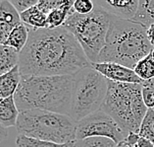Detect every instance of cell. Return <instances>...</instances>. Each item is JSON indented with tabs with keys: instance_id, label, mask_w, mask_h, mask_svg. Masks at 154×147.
I'll use <instances>...</instances> for the list:
<instances>
[{
	"instance_id": "22",
	"label": "cell",
	"mask_w": 154,
	"mask_h": 147,
	"mask_svg": "<svg viewBox=\"0 0 154 147\" xmlns=\"http://www.w3.org/2000/svg\"><path fill=\"white\" fill-rule=\"evenodd\" d=\"M116 144L112 139L106 137H88L76 140L74 147H115Z\"/></svg>"
},
{
	"instance_id": "19",
	"label": "cell",
	"mask_w": 154,
	"mask_h": 147,
	"mask_svg": "<svg viewBox=\"0 0 154 147\" xmlns=\"http://www.w3.org/2000/svg\"><path fill=\"white\" fill-rule=\"evenodd\" d=\"M134 71L142 81H148L154 78V59L152 54L145 56L134 68Z\"/></svg>"
},
{
	"instance_id": "18",
	"label": "cell",
	"mask_w": 154,
	"mask_h": 147,
	"mask_svg": "<svg viewBox=\"0 0 154 147\" xmlns=\"http://www.w3.org/2000/svg\"><path fill=\"white\" fill-rule=\"evenodd\" d=\"M131 21L144 26L146 29L154 24V0H140L137 12Z\"/></svg>"
},
{
	"instance_id": "17",
	"label": "cell",
	"mask_w": 154,
	"mask_h": 147,
	"mask_svg": "<svg viewBox=\"0 0 154 147\" xmlns=\"http://www.w3.org/2000/svg\"><path fill=\"white\" fill-rule=\"evenodd\" d=\"M19 52L14 48L0 44V76L8 73L19 64Z\"/></svg>"
},
{
	"instance_id": "14",
	"label": "cell",
	"mask_w": 154,
	"mask_h": 147,
	"mask_svg": "<svg viewBox=\"0 0 154 147\" xmlns=\"http://www.w3.org/2000/svg\"><path fill=\"white\" fill-rule=\"evenodd\" d=\"M21 72L19 66L0 76V98H9L15 95L21 82Z\"/></svg>"
},
{
	"instance_id": "27",
	"label": "cell",
	"mask_w": 154,
	"mask_h": 147,
	"mask_svg": "<svg viewBox=\"0 0 154 147\" xmlns=\"http://www.w3.org/2000/svg\"><path fill=\"white\" fill-rule=\"evenodd\" d=\"M140 134L134 133V132H130L127 135V137L124 139V141L128 145V147H134L137 146L138 139H140Z\"/></svg>"
},
{
	"instance_id": "20",
	"label": "cell",
	"mask_w": 154,
	"mask_h": 147,
	"mask_svg": "<svg viewBox=\"0 0 154 147\" xmlns=\"http://www.w3.org/2000/svg\"><path fill=\"white\" fill-rule=\"evenodd\" d=\"M75 141L66 143V144H58L54 142H48L37 140V139L29 138L25 135L18 134L16 138V147H74Z\"/></svg>"
},
{
	"instance_id": "1",
	"label": "cell",
	"mask_w": 154,
	"mask_h": 147,
	"mask_svg": "<svg viewBox=\"0 0 154 147\" xmlns=\"http://www.w3.org/2000/svg\"><path fill=\"white\" fill-rule=\"evenodd\" d=\"M29 30L28 43L19 54L21 75H74L91 65L76 38L64 27Z\"/></svg>"
},
{
	"instance_id": "4",
	"label": "cell",
	"mask_w": 154,
	"mask_h": 147,
	"mask_svg": "<svg viewBox=\"0 0 154 147\" xmlns=\"http://www.w3.org/2000/svg\"><path fill=\"white\" fill-rule=\"evenodd\" d=\"M101 110L107 113L127 135L138 133L148 110L142 100L141 84L108 80V92Z\"/></svg>"
},
{
	"instance_id": "26",
	"label": "cell",
	"mask_w": 154,
	"mask_h": 147,
	"mask_svg": "<svg viewBox=\"0 0 154 147\" xmlns=\"http://www.w3.org/2000/svg\"><path fill=\"white\" fill-rule=\"evenodd\" d=\"M38 1L39 0H12L10 2L15 7V9L18 11V13L21 14L32 7L37 5Z\"/></svg>"
},
{
	"instance_id": "2",
	"label": "cell",
	"mask_w": 154,
	"mask_h": 147,
	"mask_svg": "<svg viewBox=\"0 0 154 147\" xmlns=\"http://www.w3.org/2000/svg\"><path fill=\"white\" fill-rule=\"evenodd\" d=\"M74 75H22L14 95L19 112L41 110L70 116Z\"/></svg>"
},
{
	"instance_id": "30",
	"label": "cell",
	"mask_w": 154,
	"mask_h": 147,
	"mask_svg": "<svg viewBox=\"0 0 154 147\" xmlns=\"http://www.w3.org/2000/svg\"><path fill=\"white\" fill-rule=\"evenodd\" d=\"M7 137H8V131H7V129L3 127L1 124H0V143L5 141Z\"/></svg>"
},
{
	"instance_id": "23",
	"label": "cell",
	"mask_w": 154,
	"mask_h": 147,
	"mask_svg": "<svg viewBox=\"0 0 154 147\" xmlns=\"http://www.w3.org/2000/svg\"><path fill=\"white\" fill-rule=\"evenodd\" d=\"M94 2L91 1V0H76L74 2L75 12L80 15L91 14L94 10Z\"/></svg>"
},
{
	"instance_id": "9",
	"label": "cell",
	"mask_w": 154,
	"mask_h": 147,
	"mask_svg": "<svg viewBox=\"0 0 154 147\" xmlns=\"http://www.w3.org/2000/svg\"><path fill=\"white\" fill-rule=\"evenodd\" d=\"M91 66L110 81L118 83H130V84H142L143 82L136 74L134 69L118 64V63H92Z\"/></svg>"
},
{
	"instance_id": "24",
	"label": "cell",
	"mask_w": 154,
	"mask_h": 147,
	"mask_svg": "<svg viewBox=\"0 0 154 147\" xmlns=\"http://www.w3.org/2000/svg\"><path fill=\"white\" fill-rule=\"evenodd\" d=\"M141 93H142V100H143L145 107L148 110L149 109H153L154 110V89L142 83Z\"/></svg>"
},
{
	"instance_id": "7",
	"label": "cell",
	"mask_w": 154,
	"mask_h": 147,
	"mask_svg": "<svg viewBox=\"0 0 154 147\" xmlns=\"http://www.w3.org/2000/svg\"><path fill=\"white\" fill-rule=\"evenodd\" d=\"M108 92V79L91 65L74 75L71 115L75 122L101 110Z\"/></svg>"
},
{
	"instance_id": "12",
	"label": "cell",
	"mask_w": 154,
	"mask_h": 147,
	"mask_svg": "<svg viewBox=\"0 0 154 147\" xmlns=\"http://www.w3.org/2000/svg\"><path fill=\"white\" fill-rule=\"evenodd\" d=\"M74 2L72 0H63L62 4L57 8L52 10L47 15V27L46 29H56L63 27L74 10Z\"/></svg>"
},
{
	"instance_id": "15",
	"label": "cell",
	"mask_w": 154,
	"mask_h": 147,
	"mask_svg": "<svg viewBox=\"0 0 154 147\" xmlns=\"http://www.w3.org/2000/svg\"><path fill=\"white\" fill-rule=\"evenodd\" d=\"M29 34V27L26 24H24L23 22H21L10 33L8 39H7L5 43V46L14 48L15 51L20 54L28 43Z\"/></svg>"
},
{
	"instance_id": "32",
	"label": "cell",
	"mask_w": 154,
	"mask_h": 147,
	"mask_svg": "<svg viewBox=\"0 0 154 147\" xmlns=\"http://www.w3.org/2000/svg\"><path fill=\"white\" fill-rule=\"evenodd\" d=\"M115 147H128V145L125 143V141H121V142H119V143H117L116 144V146Z\"/></svg>"
},
{
	"instance_id": "5",
	"label": "cell",
	"mask_w": 154,
	"mask_h": 147,
	"mask_svg": "<svg viewBox=\"0 0 154 147\" xmlns=\"http://www.w3.org/2000/svg\"><path fill=\"white\" fill-rule=\"evenodd\" d=\"M16 129L19 134L58 144L77 140V122L70 116L56 113L28 110L20 112Z\"/></svg>"
},
{
	"instance_id": "16",
	"label": "cell",
	"mask_w": 154,
	"mask_h": 147,
	"mask_svg": "<svg viewBox=\"0 0 154 147\" xmlns=\"http://www.w3.org/2000/svg\"><path fill=\"white\" fill-rule=\"evenodd\" d=\"M22 22L29 28L45 29L47 27V16L41 11L37 5L20 14Z\"/></svg>"
},
{
	"instance_id": "21",
	"label": "cell",
	"mask_w": 154,
	"mask_h": 147,
	"mask_svg": "<svg viewBox=\"0 0 154 147\" xmlns=\"http://www.w3.org/2000/svg\"><path fill=\"white\" fill-rule=\"evenodd\" d=\"M140 136L147 138L154 144V110L149 109L146 112L140 129Z\"/></svg>"
},
{
	"instance_id": "13",
	"label": "cell",
	"mask_w": 154,
	"mask_h": 147,
	"mask_svg": "<svg viewBox=\"0 0 154 147\" xmlns=\"http://www.w3.org/2000/svg\"><path fill=\"white\" fill-rule=\"evenodd\" d=\"M20 112L15 103L14 96L9 98H0V124L8 129L16 126Z\"/></svg>"
},
{
	"instance_id": "28",
	"label": "cell",
	"mask_w": 154,
	"mask_h": 147,
	"mask_svg": "<svg viewBox=\"0 0 154 147\" xmlns=\"http://www.w3.org/2000/svg\"><path fill=\"white\" fill-rule=\"evenodd\" d=\"M137 147H154V144L147 138L140 136L137 142Z\"/></svg>"
},
{
	"instance_id": "3",
	"label": "cell",
	"mask_w": 154,
	"mask_h": 147,
	"mask_svg": "<svg viewBox=\"0 0 154 147\" xmlns=\"http://www.w3.org/2000/svg\"><path fill=\"white\" fill-rule=\"evenodd\" d=\"M152 51L144 26L112 16L106 43L96 63H118L134 69Z\"/></svg>"
},
{
	"instance_id": "11",
	"label": "cell",
	"mask_w": 154,
	"mask_h": 147,
	"mask_svg": "<svg viewBox=\"0 0 154 147\" xmlns=\"http://www.w3.org/2000/svg\"><path fill=\"white\" fill-rule=\"evenodd\" d=\"M21 22L20 14L10 1H0V44H5L10 33Z\"/></svg>"
},
{
	"instance_id": "8",
	"label": "cell",
	"mask_w": 154,
	"mask_h": 147,
	"mask_svg": "<svg viewBox=\"0 0 154 147\" xmlns=\"http://www.w3.org/2000/svg\"><path fill=\"white\" fill-rule=\"evenodd\" d=\"M88 137H106L119 143L127 134L107 113L99 110L77 122V140Z\"/></svg>"
},
{
	"instance_id": "31",
	"label": "cell",
	"mask_w": 154,
	"mask_h": 147,
	"mask_svg": "<svg viewBox=\"0 0 154 147\" xmlns=\"http://www.w3.org/2000/svg\"><path fill=\"white\" fill-rule=\"evenodd\" d=\"M142 83H143V84H145V85L149 86V87H151L152 89H154V78L153 79H150V80H148V81H143Z\"/></svg>"
},
{
	"instance_id": "33",
	"label": "cell",
	"mask_w": 154,
	"mask_h": 147,
	"mask_svg": "<svg viewBox=\"0 0 154 147\" xmlns=\"http://www.w3.org/2000/svg\"><path fill=\"white\" fill-rule=\"evenodd\" d=\"M151 54H152V56H153V59H154V48H153V51H152V52H151Z\"/></svg>"
},
{
	"instance_id": "10",
	"label": "cell",
	"mask_w": 154,
	"mask_h": 147,
	"mask_svg": "<svg viewBox=\"0 0 154 147\" xmlns=\"http://www.w3.org/2000/svg\"><path fill=\"white\" fill-rule=\"evenodd\" d=\"M137 0H97L95 3L107 13L124 20H133L138 8Z\"/></svg>"
},
{
	"instance_id": "6",
	"label": "cell",
	"mask_w": 154,
	"mask_h": 147,
	"mask_svg": "<svg viewBox=\"0 0 154 147\" xmlns=\"http://www.w3.org/2000/svg\"><path fill=\"white\" fill-rule=\"evenodd\" d=\"M91 14L80 15L74 12L63 26L76 38L91 64L97 62L105 46L112 17L95 2Z\"/></svg>"
},
{
	"instance_id": "34",
	"label": "cell",
	"mask_w": 154,
	"mask_h": 147,
	"mask_svg": "<svg viewBox=\"0 0 154 147\" xmlns=\"http://www.w3.org/2000/svg\"><path fill=\"white\" fill-rule=\"evenodd\" d=\"M134 147H137V146H134Z\"/></svg>"
},
{
	"instance_id": "29",
	"label": "cell",
	"mask_w": 154,
	"mask_h": 147,
	"mask_svg": "<svg viewBox=\"0 0 154 147\" xmlns=\"http://www.w3.org/2000/svg\"><path fill=\"white\" fill-rule=\"evenodd\" d=\"M147 37L150 44H151V46L154 48V24H152L147 28Z\"/></svg>"
},
{
	"instance_id": "25",
	"label": "cell",
	"mask_w": 154,
	"mask_h": 147,
	"mask_svg": "<svg viewBox=\"0 0 154 147\" xmlns=\"http://www.w3.org/2000/svg\"><path fill=\"white\" fill-rule=\"evenodd\" d=\"M63 0H39L37 7L47 16L52 10L57 8L62 4Z\"/></svg>"
}]
</instances>
